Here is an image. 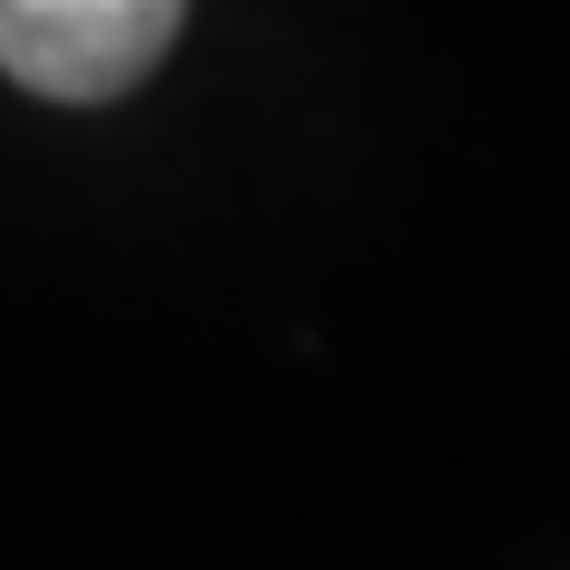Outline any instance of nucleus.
I'll return each instance as SVG.
<instances>
[{
	"instance_id": "f257e3e1",
	"label": "nucleus",
	"mask_w": 570,
	"mask_h": 570,
	"mask_svg": "<svg viewBox=\"0 0 570 570\" xmlns=\"http://www.w3.org/2000/svg\"><path fill=\"white\" fill-rule=\"evenodd\" d=\"M171 29L181 0H0V77L58 105H96L153 77Z\"/></svg>"
}]
</instances>
